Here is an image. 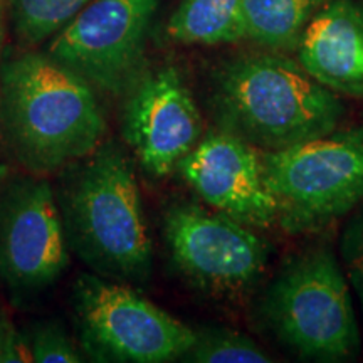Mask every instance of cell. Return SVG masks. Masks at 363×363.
<instances>
[{
  "instance_id": "8992f818",
  "label": "cell",
  "mask_w": 363,
  "mask_h": 363,
  "mask_svg": "<svg viewBox=\"0 0 363 363\" xmlns=\"http://www.w3.org/2000/svg\"><path fill=\"white\" fill-rule=\"evenodd\" d=\"M74 310L83 347L98 362L182 360L195 330L126 286L84 274L74 284Z\"/></svg>"
},
{
  "instance_id": "9a60e30c",
  "label": "cell",
  "mask_w": 363,
  "mask_h": 363,
  "mask_svg": "<svg viewBox=\"0 0 363 363\" xmlns=\"http://www.w3.org/2000/svg\"><path fill=\"white\" fill-rule=\"evenodd\" d=\"M91 0H9L16 34L27 44L43 43L74 19Z\"/></svg>"
},
{
  "instance_id": "e0dca14e",
  "label": "cell",
  "mask_w": 363,
  "mask_h": 363,
  "mask_svg": "<svg viewBox=\"0 0 363 363\" xmlns=\"http://www.w3.org/2000/svg\"><path fill=\"white\" fill-rule=\"evenodd\" d=\"M30 357L38 363H78L81 357L57 325L39 326L30 338Z\"/></svg>"
},
{
  "instance_id": "d6986e66",
  "label": "cell",
  "mask_w": 363,
  "mask_h": 363,
  "mask_svg": "<svg viewBox=\"0 0 363 363\" xmlns=\"http://www.w3.org/2000/svg\"><path fill=\"white\" fill-rule=\"evenodd\" d=\"M7 337H9V331L2 330V325H0V362H4V353H6Z\"/></svg>"
},
{
  "instance_id": "ffe728a7",
  "label": "cell",
  "mask_w": 363,
  "mask_h": 363,
  "mask_svg": "<svg viewBox=\"0 0 363 363\" xmlns=\"http://www.w3.org/2000/svg\"><path fill=\"white\" fill-rule=\"evenodd\" d=\"M0 19H2V9H0ZM0 24H2V21H0Z\"/></svg>"
},
{
  "instance_id": "5b68a950",
  "label": "cell",
  "mask_w": 363,
  "mask_h": 363,
  "mask_svg": "<svg viewBox=\"0 0 363 363\" xmlns=\"http://www.w3.org/2000/svg\"><path fill=\"white\" fill-rule=\"evenodd\" d=\"M262 163L278 224L291 234L323 229L363 201V131L262 152Z\"/></svg>"
},
{
  "instance_id": "3957f363",
  "label": "cell",
  "mask_w": 363,
  "mask_h": 363,
  "mask_svg": "<svg viewBox=\"0 0 363 363\" xmlns=\"http://www.w3.org/2000/svg\"><path fill=\"white\" fill-rule=\"evenodd\" d=\"M67 239L104 278L142 283L152 274V240L130 162L115 145H101L62 192Z\"/></svg>"
},
{
  "instance_id": "44dd1931",
  "label": "cell",
  "mask_w": 363,
  "mask_h": 363,
  "mask_svg": "<svg viewBox=\"0 0 363 363\" xmlns=\"http://www.w3.org/2000/svg\"><path fill=\"white\" fill-rule=\"evenodd\" d=\"M0 174H2V169H0Z\"/></svg>"
},
{
  "instance_id": "277c9868",
  "label": "cell",
  "mask_w": 363,
  "mask_h": 363,
  "mask_svg": "<svg viewBox=\"0 0 363 363\" xmlns=\"http://www.w3.org/2000/svg\"><path fill=\"white\" fill-rule=\"evenodd\" d=\"M272 333L299 357L348 362L360 352V331L343 267L330 246L289 261L262 298Z\"/></svg>"
},
{
  "instance_id": "4fadbf2b",
  "label": "cell",
  "mask_w": 363,
  "mask_h": 363,
  "mask_svg": "<svg viewBox=\"0 0 363 363\" xmlns=\"http://www.w3.org/2000/svg\"><path fill=\"white\" fill-rule=\"evenodd\" d=\"M167 34L185 45H217L246 39L242 0H180Z\"/></svg>"
},
{
  "instance_id": "5bb4252c",
  "label": "cell",
  "mask_w": 363,
  "mask_h": 363,
  "mask_svg": "<svg viewBox=\"0 0 363 363\" xmlns=\"http://www.w3.org/2000/svg\"><path fill=\"white\" fill-rule=\"evenodd\" d=\"M328 0H242L246 39L271 49L294 51L313 16Z\"/></svg>"
},
{
  "instance_id": "8fae6325",
  "label": "cell",
  "mask_w": 363,
  "mask_h": 363,
  "mask_svg": "<svg viewBox=\"0 0 363 363\" xmlns=\"http://www.w3.org/2000/svg\"><path fill=\"white\" fill-rule=\"evenodd\" d=\"M177 169L214 211L252 229L278 224V207L266 180L262 152L239 136L225 130L208 133Z\"/></svg>"
},
{
  "instance_id": "7c38bea8",
  "label": "cell",
  "mask_w": 363,
  "mask_h": 363,
  "mask_svg": "<svg viewBox=\"0 0 363 363\" xmlns=\"http://www.w3.org/2000/svg\"><path fill=\"white\" fill-rule=\"evenodd\" d=\"M298 62L318 83L348 98H363V2L328 0L306 26Z\"/></svg>"
},
{
  "instance_id": "52a82bcc",
  "label": "cell",
  "mask_w": 363,
  "mask_h": 363,
  "mask_svg": "<svg viewBox=\"0 0 363 363\" xmlns=\"http://www.w3.org/2000/svg\"><path fill=\"white\" fill-rule=\"evenodd\" d=\"M163 230L179 271L211 296L244 298L264 274L266 240L219 211L177 203L165 214Z\"/></svg>"
},
{
  "instance_id": "9c48e42d",
  "label": "cell",
  "mask_w": 363,
  "mask_h": 363,
  "mask_svg": "<svg viewBox=\"0 0 363 363\" xmlns=\"http://www.w3.org/2000/svg\"><path fill=\"white\" fill-rule=\"evenodd\" d=\"M67 264V235L52 189L40 179L16 182L0 201V278L16 291H38Z\"/></svg>"
},
{
  "instance_id": "30bf717a",
  "label": "cell",
  "mask_w": 363,
  "mask_h": 363,
  "mask_svg": "<svg viewBox=\"0 0 363 363\" xmlns=\"http://www.w3.org/2000/svg\"><path fill=\"white\" fill-rule=\"evenodd\" d=\"M123 136L145 172L165 177L197 147L202 116L175 67L143 74L128 91Z\"/></svg>"
},
{
  "instance_id": "6da1fadb",
  "label": "cell",
  "mask_w": 363,
  "mask_h": 363,
  "mask_svg": "<svg viewBox=\"0 0 363 363\" xmlns=\"http://www.w3.org/2000/svg\"><path fill=\"white\" fill-rule=\"evenodd\" d=\"M0 131L26 170L49 175L101 147L106 121L83 76L49 54L26 52L0 67Z\"/></svg>"
},
{
  "instance_id": "ac0fdd59",
  "label": "cell",
  "mask_w": 363,
  "mask_h": 363,
  "mask_svg": "<svg viewBox=\"0 0 363 363\" xmlns=\"http://www.w3.org/2000/svg\"><path fill=\"white\" fill-rule=\"evenodd\" d=\"M340 254L363 311V208L345 225L340 240Z\"/></svg>"
},
{
  "instance_id": "ba28073f",
  "label": "cell",
  "mask_w": 363,
  "mask_h": 363,
  "mask_svg": "<svg viewBox=\"0 0 363 363\" xmlns=\"http://www.w3.org/2000/svg\"><path fill=\"white\" fill-rule=\"evenodd\" d=\"M158 0H91L49 44L48 54L93 88L125 94L145 74V40Z\"/></svg>"
},
{
  "instance_id": "7a4b0ae2",
  "label": "cell",
  "mask_w": 363,
  "mask_h": 363,
  "mask_svg": "<svg viewBox=\"0 0 363 363\" xmlns=\"http://www.w3.org/2000/svg\"><path fill=\"white\" fill-rule=\"evenodd\" d=\"M214 106L222 130L261 152H278L337 131L338 94L299 62L274 52L233 59L217 74Z\"/></svg>"
},
{
  "instance_id": "2e32d148",
  "label": "cell",
  "mask_w": 363,
  "mask_h": 363,
  "mask_svg": "<svg viewBox=\"0 0 363 363\" xmlns=\"http://www.w3.org/2000/svg\"><path fill=\"white\" fill-rule=\"evenodd\" d=\"M182 362L267 363L272 358L254 340L227 328L195 330V342Z\"/></svg>"
}]
</instances>
